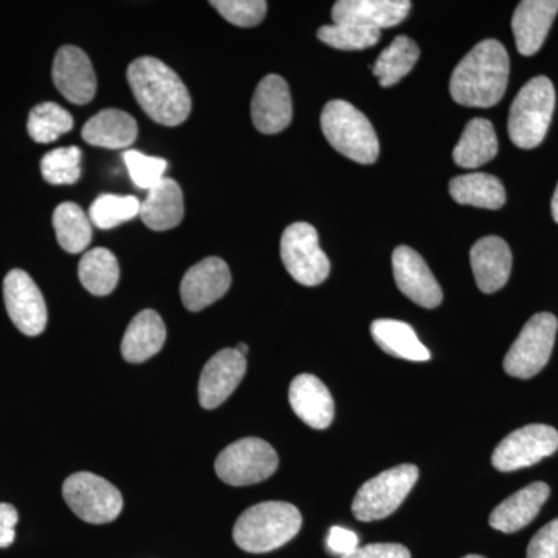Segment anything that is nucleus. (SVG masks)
<instances>
[{
    "label": "nucleus",
    "instance_id": "nucleus-1",
    "mask_svg": "<svg viewBox=\"0 0 558 558\" xmlns=\"http://www.w3.org/2000/svg\"><path fill=\"white\" fill-rule=\"evenodd\" d=\"M509 72L505 46L495 39L483 40L454 69L450 80L451 97L468 108H492L505 97Z\"/></svg>",
    "mask_w": 558,
    "mask_h": 558
},
{
    "label": "nucleus",
    "instance_id": "nucleus-2",
    "mask_svg": "<svg viewBox=\"0 0 558 558\" xmlns=\"http://www.w3.org/2000/svg\"><path fill=\"white\" fill-rule=\"evenodd\" d=\"M128 83L140 108L156 123L179 126L189 119V89L163 61L153 57L138 58L128 69Z\"/></svg>",
    "mask_w": 558,
    "mask_h": 558
},
{
    "label": "nucleus",
    "instance_id": "nucleus-3",
    "mask_svg": "<svg viewBox=\"0 0 558 558\" xmlns=\"http://www.w3.org/2000/svg\"><path fill=\"white\" fill-rule=\"evenodd\" d=\"M303 517L290 502L266 501L252 506L238 519L233 538L242 550L270 553L299 534Z\"/></svg>",
    "mask_w": 558,
    "mask_h": 558
},
{
    "label": "nucleus",
    "instance_id": "nucleus-4",
    "mask_svg": "<svg viewBox=\"0 0 558 558\" xmlns=\"http://www.w3.org/2000/svg\"><path fill=\"white\" fill-rule=\"evenodd\" d=\"M322 130L330 146L348 159L373 165L379 157V138L373 124L348 101L333 100L325 106Z\"/></svg>",
    "mask_w": 558,
    "mask_h": 558
},
{
    "label": "nucleus",
    "instance_id": "nucleus-5",
    "mask_svg": "<svg viewBox=\"0 0 558 558\" xmlns=\"http://www.w3.org/2000/svg\"><path fill=\"white\" fill-rule=\"evenodd\" d=\"M556 108V90L546 76L524 84L510 106L508 130L513 145L521 149L537 148L548 134Z\"/></svg>",
    "mask_w": 558,
    "mask_h": 558
},
{
    "label": "nucleus",
    "instance_id": "nucleus-6",
    "mask_svg": "<svg viewBox=\"0 0 558 558\" xmlns=\"http://www.w3.org/2000/svg\"><path fill=\"white\" fill-rule=\"evenodd\" d=\"M417 478L418 469L413 464L385 470L359 488L352 501V513L355 519L366 523L387 519L409 497Z\"/></svg>",
    "mask_w": 558,
    "mask_h": 558
},
{
    "label": "nucleus",
    "instance_id": "nucleus-7",
    "mask_svg": "<svg viewBox=\"0 0 558 558\" xmlns=\"http://www.w3.org/2000/svg\"><path fill=\"white\" fill-rule=\"evenodd\" d=\"M558 322L556 315H534L513 341L505 359V371L517 379H531L545 368L553 354Z\"/></svg>",
    "mask_w": 558,
    "mask_h": 558
},
{
    "label": "nucleus",
    "instance_id": "nucleus-8",
    "mask_svg": "<svg viewBox=\"0 0 558 558\" xmlns=\"http://www.w3.org/2000/svg\"><path fill=\"white\" fill-rule=\"evenodd\" d=\"M215 469L219 478L230 486H252L277 472L278 454L266 440L240 439L220 451Z\"/></svg>",
    "mask_w": 558,
    "mask_h": 558
},
{
    "label": "nucleus",
    "instance_id": "nucleus-9",
    "mask_svg": "<svg viewBox=\"0 0 558 558\" xmlns=\"http://www.w3.org/2000/svg\"><path fill=\"white\" fill-rule=\"evenodd\" d=\"M62 495L69 508L86 523H110L123 510L119 488L94 473L80 472L69 476L62 486Z\"/></svg>",
    "mask_w": 558,
    "mask_h": 558
},
{
    "label": "nucleus",
    "instance_id": "nucleus-10",
    "mask_svg": "<svg viewBox=\"0 0 558 558\" xmlns=\"http://www.w3.org/2000/svg\"><path fill=\"white\" fill-rule=\"evenodd\" d=\"M281 259L290 277L310 288L325 282L330 274V263L319 247L317 230L307 222H295L284 230Z\"/></svg>",
    "mask_w": 558,
    "mask_h": 558
},
{
    "label": "nucleus",
    "instance_id": "nucleus-11",
    "mask_svg": "<svg viewBox=\"0 0 558 558\" xmlns=\"http://www.w3.org/2000/svg\"><path fill=\"white\" fill-rule=\"evenodd\" d=\"M558 432L549 425L532 424L515 429L498 444L492 464L499 472H513L537 464L542 459L556 453Z\"/></svg>",
    "mask_w": 558,
    "mask_h": 558
},
{
    "label": "nucleus",
    "instance_id": "nucleus-12",
    "mask_svg": "<svg viewBox=\"0 0 558 558\" xmlns=\"http://www.w3.org/2000/svg\"><path fill=\"white\" fill-rule=\"evenodd\" d=\"M3 299L11 322L22 333L36 337L44 332L49 319L46 300L27 271L14 269L7 275Z\"/></svg>",
    "mask_w": 558,
    "mask_h": 558
},
{
    "label": "nucleus",
    "instance_id": "nucleus-13",
    "mask_svg": "<svg viewBox=\"0 0 558 558\" xmlns=\"http://www.w3.org/2000/svg\"><path fill=\"white\" fill-rule=\"evenodd\" d=\"M392 270L400 292L413 303L425 310H435L442 303V289L416 250L409 245L396 248L392 253Z\"/></svg>",
    "mask_w": 558,
    "mask_h": 558
},
{
    "label": "nucleus",
    "instance_id": "nucleus-14",
    "mask_svg": "<svg viewBox=\"0 0 558 558\" xmlns=\"http://www.w3.org/2000/svg\"><path fill=\"white\" fill-rule=\"evenodd\" d=\"M247 371V360L234 349H222L205 365L199 380V402L205 410L222 405L240 387Z\"/></svg>",
    "mask_w": 558,
    "mask_h": 558
},
{
    "label": "nucleus",
    "instance_id": "nucleus-15",
    "mask_svg": "<svg viewBox=\"0 0 558 558\" xmlns=\"http://www.w3.org/2000/svg\"><path fill=\"white\" fill-rule=\"evenodd\" d=\"M51 76L62 97L73 105H87L97 94L94 65L80 47L64 46L58 50Z\"/></svg>",
    "mask_w": 558,
    "mask_h": 558
},
{
    "label": "nucleus",
    "instance_id": "nucleus-16",
    "mask_svg": "<svg viewBox=\"0 0 558 558\" xmlns=\"http://www.w3.org/2000/svg\"><path fill=\"white\" fill-rule=\"evenodd\" d=\"M231 274L226 260L209 256L186 271L180 284L183 306L191 312L204 311L229 292Z\"/></svg>",
    "mask_w": 558,
    "mask_h": 558
},
{
    "label": "nucleus",
    "instance_id": "nucleus-17",
    "mask_svg": "<svg viewBox=\"0 0 558 558\" xmlns=\"http://www.w3.org/2000/svg\"><path fill=\"white\" fill-rule=\"evenodd\" d=\"M292 97L288 83L278 75L260 80L252 100V120L263 134H278L292 121Z\"/></svg>",
    "mask_w": 558,
    "mask_h": 558
},
{
    "label": "nucleus",
    "instance_id": "nucleus-18",
    "mask_svg": "<svg viewBox=\"0 0 558 558\" xmlns=\"http://www.w3.org/2000/svg\"><path fill=\"white\" fill-rule=\"evenodd\" d=\"M409 0H340L332 9L333 24H355L384 31L407 20Z\"/></svg>",
    "mask_w": 558,
    "mask_h": 558
},
{
    "label": "nucleus",
    "instance_id": "nucleus-19",
    "mask_svg": "<svg viewBox=\"0 0 558 558\" xmlns=\"http://www.w3.org/2000/svg\"><path fill=\"white\" fill-rule=\"evenodd\" d=\"M289 402L296 416L315 429L328 428L336 414V403L328 387L312 374H301L289 388Z\"/></svg>",
    "mask_w": 558,
    "mask_h": 558
},
{
    "label": "nucleus",
    "instance_id": "nucleus-20",
    "mask_svg": "<svg viewBox=\"0 0 558 558\" xmlns=\"http://www.w3.org/2000/svg\"><path fill=\"white\" fill-rule=\"evenodd\" d=\"M557 13V0H524L517 7L512 31L517 50L523 57H532L542 49Z\"/></svg>",
    "mask_w": 558,
    "mask_h": 558
},
{
    "label": "nucleus",
    "instance_id": "nucleus-21",
    "mask_svg": "<svg viewBox=\"0 0 558 558\" xmlns=\"http://www.w3.org/2000/svg\"><path fill=\"white\" fill-rule=\"evenodd\" d=\"M470 264L481 292L495 293L509 281L512 252L501 238H483L470 250Z\"/></svg>",
    "mask_w": 558,
    "mask_h": 558
},
{
    "label": "nucleus",
    "instance_id": "nucleus-22",
    "mask_svg": "<svg viewBox=\"0 0 558 558\" xmlns=\"http://www.w3.org/2000/svg\"><path fill=\"white\" fill-rule=\"evenodd\" d=\"M549 494L550 488L546 483L529 484L497 506L490 513L488 523L499 532L513 534L534 521Z\"/></svg>",
    "mask_w": 558,
    "mask_h": 558
},
{
    "label": "nucleus",
    "instance_id": "nucleus-23",
    "mask_svg": "<svg viewBox=\"0 0 558 558\" xmlns=\"http://www.w3.org/2000/svg\"><path fill=\"white\" fill-rule=\"evenodd\" d=\"M167 328L156 311L146 310L132 318L121 340V354L130 363H143L163 348Z\"/></svg>",
    "mask_w": 558,
    "mask_h": 558
},
{
    "label": "nucleus",
    "instance_id": "nucleus-24",
    "mask_svg": "<svg viewBox=\"0 0 558 558\" xmlns=\"http://www.w3.org/2000/svg\"><path fill=\"white\" fill-rule=\"evenodd\" d=\"M185 215L182 189L175 180L163 179L148 191V197L140 205V219L148 229L167 231L175 229Z\"/></svg>",
    "mask_w": 558,
    "mask_h": 558
},
{
    "label": "nucleus",
    "instance_id": "nucleus-25",
    "mask_svg": "<svg viewBox=\"0 0 558 558\" xmlns=\"http://www.w3.org/2000/svg\"><path fill=\"white\" fill-rule=\"evenodd\" d=\"M137 121L120 109H105L92 117L83 128V138L92 146L123 149L137 140Z\"/></svg>",
    "mask_w": 558,
    "mask_h": 558
},
{
    "label": "nucleus",
    "instance_id": "nucleus-26",
    "mask_svg": "<svg viewBox=\"0 0 558 558\" xmlns=\"http://www.w3.org/2000/svg\"><path fill=\"white\" fill-rule=\"evenodd\" d=\"M371 336L392 357L410 362H428L432 354L424 347L414 329L399 319L381 318L371 325Z\"/></svg>",
    "mask_w": 558,
    "mask_h": 558
},
{
    "label": "nucleus",
    "instance_id": "nucleus-27",
    "mask_svg": "<svg viewBox=\"0 0 558 558\" xmlns=\"http://www.w3.org/2000/svg\"><path fill=\"white\" fill-rule=\"evenodd\" d=\"M497 153L498 138L494 124L486 119H475L469 121L454 146L453 160L461 168H478L494 160Z\"/></svg>",
    "mask_w": 558,
    "mask_h": 558
},
{
    "label": "nucleus",
    "instance_id": "nucleus-28",
    "mask_svg": "<svg viewBox=\"0 0 558 558\" xmlns=\"http://www.w3.org/2000/svg\"><path fill=\"white\" fill-rule=\"evenodd\" d=\"M450 194L461 205L498 209L506 204V190L499 179L486 172L459 175L450 182Z\"/></svg>",
    "mask_w": 558,
    "mask_h": 558
},
{
    "label": "nucleus",
    "instance_id": "nucleus-29",
    "mask_svg": "<svg viewBox=\"0 0 558 558\" xmlns=\"http://www.w3.org/2000/svg\"><path fill=\"white\" fill-rule=\"evenodd\" d=\"M78 277L81 284L92 295H110L119 284V260L108 248L90 250L80 260Z\"/></svg>",
    "mask_w": 558,
    "mask_h": 558
},
{
    "label": "nucleus",
    "instance_id": "nucleus-30",
    "mask_svg": "<svg viewBox=\"0 0 558 558\" xmlns=\"http://www.w3.org/2000/svg\"><path fill=\"white\" fill-rule=\"evenodd\" d=\"M421 50L417 44L409 36L400 35L381 51L374 62L373 73L380 81L381 87H391L398 84L403 76L409 75L416 64Z\"/></svg>",
    "mask_w": 558,
    "mask_h": 558
},
{
    "label": "nucleus",
    "instance_id": "nucleus-31",
    "mask_svg": "<svg viewBox=\"0 0 558 558\" xmlns=\"http://www.w3.org/2000/svg\"><path fill=\"white\" fill-rule=\"evenodd\" d=\"M53 227L62 250L72 255L84 252L92 241L90 219L80 205L64 202L53 213Z\"/></svg>",
    "mask_w": 558,
    "mask_h": 558
},
{
    "label": "nucleus",
    "instance_id": "nucleus-32",
    "mask_svg": "<svg viewBox=\"0 0 558 558\" xmlns=\"http://www.w3.org/2000/svg\"><path fill=\"white\" fill-rule=\"evenodd\" d=\"M75 121L70 112L57 102H43L33 108L28 116V135L36 143L47 145L73 130Z\"/></svg>",
    "mask_w": 558,
    "mask_h": 558
},
{
    "label": "nucleus",
    "instance_id": "nucleus-33",
    "mask_svg": "<svg viewBox=\"0 0 558 558\" xmlns=\"http://www.w3.org/2000/svg\"><path fill=\"white\" fill-rule=\"evenodd\" d=\"M140 201L134 196H116L102 194L90 205L89 219L98 229L110 230L137 218L140 215Z\"/></svg>",
    "mask_w": 558,
    "mask_h": 558
},
{
    "label": "nucleus",
    "instance_id": "nucleus-34",
    "mask_svg": "<svg viewBox=\"0 0 558 558\" xmlns=\"http://www.w3.org/2000/svg\"><path fill=\"white\" fill-rule=\"evenodd\" d=\"M83 153L76 146L50 150L40 160V172L51 185H73L81 178Z\"/></svg>",
    "mask_w": 558,
    "mask_h": 558
},
{
    "label": "nucleus",
    "instance_id": "nucleus-35",
    "mask_svg": "<svg viewBox=\"0 0 558 558\" xmlns=\"http://www.w3.org/2000/svg\"><path fill=\"white\" fill-rule=\"evenodd\" d=\"M318 39L333 49L363 50L379 43L380 32L355 24H332L319 28Z\"/></svg>",
    "mask_w": 558,
    "mask_h": 558
},
{
    "label": "nucleus",
    "instance_id": "nucleus-36",
    "mask_svg": "<svg viewBox=\"0 0 558 558\" xmlns=\"http://www.w3.org/2000/svg\"><path fill=\"white\" fill-rule=\"evenodd\" d=\"M124 163L132 182L142 190H153L163 180L165 171L168 168V161L159 159V157H149L138 150H126L123 154Z\"/></svg>",
    "mask_w": 558,
    "mask_h": 558
},
{
    "label": "nucleus",
    "instance_id": "nucleus-37",
    "mask_svg": "<svg viewBox=\"0 0 558 558\" xmlns=\"http://www.w3.org/2000/svg\"><path fill=\"white\" fill-rule=\"evenodd\" d=\"M211 7L230 24L245 28L259 25L267 13L264 0H213Z\"/></svg>",
    "mask_w": 558,
    "mask_h": 558
},
{
    "label": "nucleus",
    "instance_id": "nucleus-38",
    "mask_svg": "<svg viewBox=\"0 0 558 558\" xmlns=\"http://www.w3.org/2000/svg\"><path fill=\"white\" fill-rule=\"evenodd\" d=\"M527 558H558V519L534 535L529 543Z\"/></svg>",
    "mask_w": 558,
    "mask_h": 558
},
{
    "label": "nucleus",
    "instance_id": "nucleus-39",
    "mask_svg": "<svg viewBox=\"0 0 558 558\" xmlns=\"http://www.w3.org/2000/svg\"><path fill=\"white\" fill-rule=\"evenodd\" d=\"M326 548L332 556H351L354 550L360 548L359 535L349 531L347 527H330L328 538H326Z\"/></svg>",
    "mask_w": 558,
    "mask_h": 558
},
{
    "label": "nucleus",
    "instance_id": "nucleus-40",
    "mask_svg": "<svg viewBox=\"0 0 558 558\" xmlns=\"http://www.w3.org/2000/svg\"><path fill=\"white\" fill-rule=\"evenodd\" d=\"M341 558H411L410 550L398 543H374V545L362 546L351 554Z\"/></svg>",
    "mask_w": 558,
    "mask_h": 558
},
{
    "label": "nucleus",
    "instance_id": "nucleus-41",
    "mask_svg": "<svg viewBox=\"0 0 558 558\" xmlns=\"http://www.w3.org/2000/svg\"><path fill=\"white\" fill-rule=\"evenodd\" d=\"M17 510L7 502H0V548H9L16 537Z\"/></svg>",
    "mask_w": 558,
    "mask_h": 558
},
{
    "label": "nucleus",
    "instance_id": "nucleus-42",
    "mask_svg": "<svg viewBox=\"0 0 558 558\" xmlns=\"http://www.w3.org/2000/svg\"><path fill=\"white\" fill-rule=\"evenodd\" d=\"M550 211H553V218L558 223V185L556 193H554L553 204H550Z\"/></svg>",
    "mask_w": 558,
    "mask_h": 558
},
{
    "label": "nucleus",
    "instance_id": "nucleus-43",
    "mask_svg": "<svg viewBox=\"0 0 558 558\" xmlns=\"http://www.w3.org/2000/svg\"><path fill=\"white\" fill-rule=\"evenodd\" d=\"M236 351L241 352V354L244 355V357H245V355H247V352H248V347L245 343H240V344H238Z\"/></svg>",
    "mask_w": 558,
    "mask_h": 558
},
{
    "label": "nucleus",
    "instance_id": "nucleus-44",
    "mask_svg": "<svg viewBox=\"0 0 558 558\" xmlns=\"http://www.w3.org/2000/svg\"><path fill=\"white\" fill-rule=\"evenodd\" d=\"M462 558H486V557H481V556H475V554H470V556H465Z\"/></svg>",
    "mask_w": 558,
    "mask_h": 558
}]
</instances>
